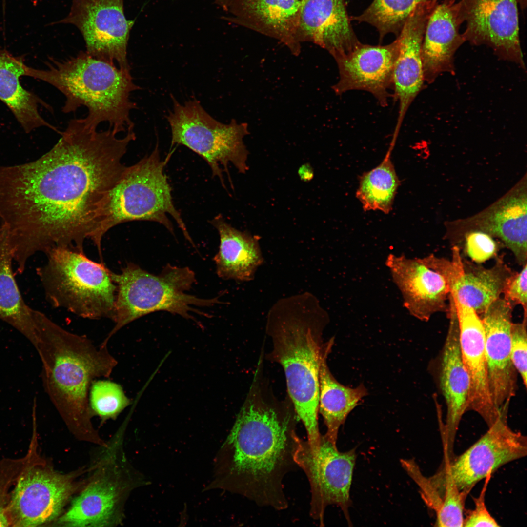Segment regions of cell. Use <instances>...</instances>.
<instances>
[{
  "instance_id": "6da1fadb",
  "label": "cell",
  "mask_w": 527,
  "mask_h": 527,
  "mask_svg": "<svg viewBox=\"0 0 527 527\" xmlns=\"http://www.w3.org/2000/svg\"><path fill=\"white\" fill-rule=\"evenodd\" d=\"M57 143L30 162L0 166V225L14 262L24 267L54 247L84 253L101 210L126 166L134 131L123 137L71 120Z\"/></svg>"
},
{
  "instance_id": "7a4b0ae2",
  "label": "cell",
  "mask_w": 527,
  "mask_h": 527,
  "mask_svg": "<svg viewBox=\"0 0 527 527\" xmlns=\"http://www.w3.org/2000/svg\"><path fill=\"white\" fill-rule=\"evenodd\" d=\"M260 360L245 400L216 454L211 481L203 491L220 489L260 506L288 507L283 479L297 466L299 420L289 398L273 394Z\"/></svg>"
},
{
  "instance_id": "3957f363",
  "label": "cell",
  "mask_w": 527,
  "mask_h": 527,
  "mask_svg": "<svg viewBox=\"0 0 527 527\" xmlns=\"http://www.w3.org/2000/svg\"><path fill=\"white\" fill-rule=\"evenodd\" d=\"M33 345L40 357L44 387L70 431L82 440L101 445L93 426L88 393L93 381L110 376L118 364L107 345L96 346L86 337L62 328L35 310Z\"/></svg>"
},
{
  "instance_id": "277c9868",
  "label": "cell",
  "mask_w": 527,
  "mask_h": 527,
  "mask_svg": "<svg viewBox=\"0 0 527 527\" xmlns=\"http://www.w3.org/2000/svg\"><path fill=\"white\" fill-rule=\"evenodd\" d=\"M328 318L313 296L304 294L277 304L266 325L272 345L267 358L283 368L289 398L312 449L318 446L321 435L318 421L320 363L333 338L323 340Z\"/></svg>"
},
{
  "instance_id": "5b68a950",
  "label": "cell",
  "mask_w": 527,
  "mask_h": 527,
  "mask_svg": "<svg viewBox=\"0 0 527 527\" xmlns=\"http://www.w3.org/2000/svg\"><path fill=\"white\" fill-rule=\"evenodd\" d=\"M47 68L28 67L27 76L44 81L56 88L65 97L62 112L69 113L81 106L88 109L83 118L96 128L107 122L116 133L134 129L132 110L137 108L132 93L140 89L130 70L96 58L86 51L63 60L50 59Z\"/></svg>"
},
{
  "instance_id": "8992f818",
  "label": "cell",
  "mask_w": 527,
  "mask_h": 527,
  "mask_svg": "<svg viewBox=\"0 0 527 527\" xmlns=\"http://www.w3.org/2000/svg\"><path fill=\"white\" fill-rule=\"evenodd\" d=\"M171 154L162 160L157 142L149 155L126 167L105 200L97 229L91 239L100 255H102L101 241L104 235L111 228L124 223L155 222L173 234V226L168 214L173 217L185 238L193 244L181 214L173 204L172 189L164 173Z\"/></svg>"
},
{
  "instance_id": "52a82bcc",
  "label": "cell",
  "mask_w": 527,
  "mask_h": 527,
  "mask_svg": "<svg viewBox=\"0 0 527 527\" xmlns=\"http://www.w3.org/2000/svg\"><path fill=\"white\" fill-rule=\"evenodd\" d=\"M45 254L47 262L37 269V274L53 306L84 318L114 321L117 288L103 262L61 247Z\"/></svg>"
},
{
  "instance_id": "ba28073f",
  "label": "cell",
  "mask_w": 527,
  "mask_h": 527,
  "mask_svg": "<svg viewBox=\"0 0 527 527\" xmlns=\"http://www.w3.org/2000/svg\"><path fill=\"white\" fill-rule=\"evenodd\" d=\"M117 285L115 325L102 342L134 320L158 311H166L186 319L190 312H198L192 306H208L219 303L218 297L203 299L187 294L196 281L194 272L188 267L166 265L158 275L128 263L119 273L111 271Z\"/></svg>"
},
{
  "instance_id": "9c48e42d",
  "label": "cell",
  "mask_w": 527,
  "mask_h": 527,
  "mask_svg": "<svg viewBox=\"0 0 527 527\" xmlns=\"http://www.w3.org/2000/svg\"><path fill=\"white\" fill-rule=\"evenodd\" d=\"M173 109L166 116L171 130V146L184 145L201 156L208 164L214 177L217 176L225 187L223 170L228 174L231 162L239 173L248 170L249 152L243 143L249 134L246 123L232 119L223 123L209 115L196 99L179 103L172 95Z\"/></svg>"
},
{
  "instance_id": "30bf717a",
  "label": "cell",
  "mask_w": 527,
  "mask_h": 527,
  "mask_svg": "<svg viewBox=\"0 0 527 527\" xmlns=\"http://www.w3.org/2000/svg\"><path fill=\"white\" fill-rule=\"evenodd\" d=\"M449 261L431 254L410 258L390 254L385 264L411 315L427 322L437 312L447 313V301L460 274L462 260L457 246Z\"/></svg>"
},
{
  "instance_id": "8fae6325",
  "label": "cell",
  "mask_w": 527,
  "mask_h": 527,
  "mask_svg": "<svg viewBox=\"0 0 527 527\" xmlns=\"http://www.w3.org/2000/svg\"><path fill=\"white\" fill-rule=\"evenodd\" d=\"M356 459L354 448L340 452L336 444L325 434H321L316 451L310 449L307 441L299 438L294 460L310 484V515L322 526L326 507L333 505L341 509L348 523H351L350 491Z\"/></svg>"
},
{
  "instance_id": "7c38bea8",
  "label": "cell",
  "mask_w": 527,
  "mask_h": 527,
  "mask_svg": "<svg viewBox=\"0 0 527 527\" xmlns=\"http://www.w3.org/2000/svg\"><path fill=\"white\" fill-rule=\"evenodd\" d=\"M74 474L55 472L42 462L27 463L6 508L10 526L35 527L57 519L78 486Z\"/></svg>"
},
{
  "instance_id": "4fadbf2b",
  "label": "cell",
  "mask_w": 527,
  "mask_h": 527,
  "mask_svg": "<svg viewBox=\"0 0 527 527\" xmlns=\"http://www.w3.org/2000/svg\"><path fill=\"white\" fill-rule=\"evenodd\" d=\"M134 22L125 17L123 0H72L68 15L55 23L77 27L90 55L131 71L127 48Z\"/></svg>"
},
{
  "instance_id": "5bb4252c",
  "label": "cell",
  "mask_w": 527,
  "mask_h": 527,
  "mask_svg": "<svg viewBox=\"0 0 527 527\" xmlns=\"http://www.w3.org/2000/svg\"><path fill=\"white\" fill-rule=\"evenodd\" d=\"M527 453L526 437L510 428L507 419L501 418L463 453L444 461L436 473L450 478L461 491L468 495L478 482Z\"/></svg>"
},
{
  "instance_id": "9a60e30c",
  "label": "cell",
  "mask_w": 527,
  "mask_h": 527,
  "mask_svg": "<svg viewBox=\"0 0 527 527\" xmlns=\"http://www.w3.org/2000/svg\"><path fill=\"white\" fill-rule=\"evenodd\" d=\"M459 13L465 41L489 47L500 59L525 69L517 0H461Z\"/></svg>"
},
{
  "instance_id": "2e32d148",
  "label": "cell",
  "mask_w": 527,
  "mask_h": 527,
  "mask_svg": "<svg viewBox=\"0 0 527 527\" xmlns=\"http://www.w3.org/2000/svg\"><path fill=\"white\" fill-rule=\"evenodd\" d=\"M113 458L109 455L103 460L92 480L57 523L63 526L103 527L118 522L127 493L148 483L140 474L124 479Z\"/></svg>"
},
{
  "instance_id": "e0dca14e",
  "label": "cell",
  "mask_w": 527,
  "mask_h": 527,
  "mask_svg": "<svg viewBox=\"0 0 527 527\" xmlns=\"http://www.w3.org/2000/svg\"><path fill=\"white\" fill-rule=\"evenodd\" d=\"M512 308L500 297L487 307L481 318L485 333L489 391L495 408L505 417L517 390L518 373L511 358Z\"/></svg>"
},
{
  "instance_id": "ac0fdd59",
  "label": "cell",
  "mask_w": 527,
  "mask_h": 527,
  "mask_svg": "<svg viewBox=\"0 0 527 527\" xmlns=\"http://www.w3.org/2000/svg\"><path fill=\"white\" fill-rule=\"evenodd\" d=\"M397 38L385 45H370L361 42L348 54L335 60L339 80L332 88L337 95L359 90L372 94L382 107L388 105L393 90V72L398 55Z\"/></svg>"
},
{
  "instance_id": "d6986e66",
  "label": "cell",
  "mask_w": 527,
  "mask_h": 527,
  "mask_svg": "<svg viewBox=\"0 0 527 527\" xmlns=\"http://www.w3.org/2000/svg\"><path fill=\"white\" fill-rule=\"evenodd\" d=\"M526 179L465 224L448 228L451 239L458 243L465 233L480 230L499 238L513 254L519 265L527 261Z\"/></svg>"
},
{
  "instance_id": "ffe728a7",
  "label": "cell",
  "mask_w": 527,
  "mask_h": 527,
  "mask_svg": "<svg viewBox=\"0 0 527 527\" xmlns=\"http://www.w3.org/2000/svg\"><path fill=\"white\" fill-rule=\"evenodd\" d=\"M451 294L456 308L462 357L470 380L468 410L478 414L489 427L502 416L495 408L489 391L483 323L473 308Z\"/></svg>"
},
{
  "instance_id": "44dd1931",
  "label": "cell",
  "mask_w": 527,
  "mask_h": 527,
  "mask_svg": "<svg viewBox=\"0 0 527 527\" xmlns=\"http://www.w3.org/2000/svg\"><path fill=\"white\" fill-rule=\"evenodd\" d=\"M437 2L428 0L418 5L397 37L398 55L393 72V97L399 103L393 137L397 138L405 114L425 82L421 47L426 22Z\"/></svg>"
},
{
  "instance_id": "7402d4cb",
  "label": "cell",
  "mask_w": 527,
  "mask_h": 527,
  "mask_svg": "<svg viewBox=\"0 0 527 527\" xmlns=\"http://www.w3.org/2000/svg\"><path fill=\"white\" fill-rule=\"evenodd\" d=\"M447 314L449 323L441 356L440 381L446 406V423L441 426L442 437L445 454L451 457L459 424L468 410L470 380L462 357L458 317L453 298L449 299Z\"/></svg>"
},
{
  "instance_id": "603a6c76",
  "label": "cell",
  "mask_w": 527,
  "mask_h": 527,
  "mask_svg": "<svg viewBox=\"0 0 527 527\" xmlns=\"http://www.w3.org/2000/svg\"><path fill=\"white\" fill-rule=\"evenodd\" d=\"M350 20L345 0H301L299 40L319 45L336 59L361 43Z\"/></svg>"
},
{
  "instance_id": "cb8c5ba5",
  "label": "cell",
  "mask_w": 527,
  "mask_h": 527,
  "mask_svg": "<svg viewBox=\"0 0 527 527\" xmlns=\"http://www.w3.org/2000/svg\"><path fill=\"white\" fill-rule=\"evenodd\" d=\"M301 0H232L230 16L223 18L285 44L298 56L301 43L298 32Z\"/></svg>"
},
{
  "instance_id": "d4e9b609",
  "label": "cell",
  "mask_w": 527,
  "mask_h": 527,
  "mask_svg": "<svg viewBox=\"0 0 527 527\" xmlns=\"http://www.w3.org/2000/svg\"><path fill=\"white\" fill-rule=\"evenodd\" d=\"M462 23L458 2L453 0L437 3L430 14L421 47L424 80L427 83L443 73H454L455 53L465 41L459 32Z\"/></svg>"
},
{
  "instance_id": "484cf974",
  "label": "cell",
  "mask_w": 527,
  "mask_h": 527,
  "mask_svg": "<svg viewBox=\"0 0 527 527\" xmlns=\"http://www.w3.org/2000/svg\"><path fill=\"white\" fill-rule=\"evenodd\" d=\"M211 223L220 238L218 252L214 260L217 273L223 279L249 281L264 261L258 236L236 229L219 215Z\"/></svg>"
},
{
  "instance_id": "4316f807",
  "label": "cell",
  "mask_w": 527,
  "mask_h": 527,
  "mask_svg": "<svg viewBox=\"0 0 527 527\" xmlns=\"http://www.w3.org/2000/svg\"><path fill=\"white\" fill-rule=\"evenodd\" d=\"M23 56L14 57L5 49L0 50V100L11 110L26 133L45 126L60 131L40 115L39 105L51 107L36 94L24 89L20 79L27 76L28 69Z\"/></svg>"
},
{
  "instance_id": "83f0119b",
  "label": "cell",
  "mask_w": 527,
  "mask_h": 527,
  "mask_svg": "<svg viewBox=\"0 0 527 527\" xmlns=\"http://www.w3.org/2000/svg\"><path fill=\"white\" fill-rule=\"evenodd\" d=\"M505 263L503 256L496 257L490 268H485L462 259L460 275L451 292L462 303L478 314L500 298L507 279L514 273Z\"/></svg>"
},
{
  "instance_id": "f1b7e54d",
  "label": "cell",
  "mask_w": 527,
  "mask_h": 527,
  "mask_svg": "<svg viewBox=\"0 0 527 527\" xmlns=\"http://www.w3.org/2000/svg\"><path fill=\"white\" fill-rule=\"evenodd\" d=\"M334 343L332 339L322 356L319 372V413L324 419L327 430L325 434L336 444L339 429L348 414L367 395L363 384L355 388L345 386L334 378L327 364V359Z\"/></svg>"
},
{
  "instance_id": "f546056e",
  "label": "cell",
  "mask_w": 527,
  "mask_h": 527,
  "mask_svg": "<svg viewBox=\"0 0 527 527\" xmlns=\"http://www.w3.org/2000/svg\"><path fill=\"white\" fill-rule=\"evenodd\" d=\"M13 262L6 233L0 225V319L33 344L35 338V310L22 298L15 279Z\"/></svg>"
},
{
  "instance_id": "4dcf8cb0",
  "label": "cell",
  "mask_w": 527,
  "mask_h": 527,
  "mask_svg": "<svg viewBox=\"0 0 527 527\" xmlns=\"http://www.w3.org/2000/svg\"><path fill=\"white\" fill-rule=\"evenodd\" d=\"M393 147L390 145L382 162L360 178L356 196L365 211L379 210L388 214L392 210L400 184L391 160Z\"/></svg>"
},
{
  "instance_id": "1f68e13d",
  "label": "cell",
  "mask_w": 527,
  "mask_h": 527,
  "mask_svg": "<svg viewBox=\"0 0 527 527\" xmlns=\"http://www.w3.org/2000/svg\"><path fill=\"white\" fill-rule=\"evenodd\" d=\"M428 0H374L361 15L352 20L374 26L381 42L388 34H400L407 19L420 4Z\"/></svg>"
},
{
  "instance_id": "d6a6232c",
  "label": "cell",
  "mask_w": 527,
  "mask_h": 527,
  "mask_svg": "<svg viewBox=\"0 0 527 527\" xmlns=\"http://www.w3.org/2000/svg\"><path fill=\"white\" fill-rule=\"evenodd\" d=\"M88 407L92 416L106 420L116 418L131 404L122 386L108 380H94L88 393Z\"/></svg>"
},
{
  "instance_id": "836d02e7",
  "label": "cell",
  "mask_w": 527,
  "mask_h": 527,
  "mask_svg": "<svg viewBox=\"0 0 527 527\" xmlns=\"http://www.w3.org/2000/svg\"><path fill=\"white\" fill-rule=\"evenodd\" d=\"M465 250L472 262L480 264L496 256L497 243L490 235L480 230H472L465 234Z\"/></svg>"
},
{
  "instance_id": "e575fe53",
  "label": "cell",
  "mask_w": 527,
  "mask_h": 527,
  "mask_svg": "<svg viewBox=\"0 0 527 527\" xmlns=\"http://www.w3.org/2000/svg\"><path fill=\"white\" fill-rule=\"evenodd\" d=\"M527 316L521 322L512 323L511 327V358L517 373L527 386Z\"/></svg>"
},
{
  "instance_id": "d590c367",
  "label": "cell",
  "mask_w": 527,
  "mask_h": 527,
  "mask_svg": "<svg viewBox=\"0 0 527 527\" xmlns=\"http://www.w3.org/2000/svg\"><path fill=\"white\" fill-rule=\"evenodd\" d=\"M527 263L519 272H514L507 279L503 293L504 299L511 305H522L524 316H527Z\"/></svg>"
},
{
  "instance_id": "8d00e7d4",
  "label": "cell",
  "mask_w": 527,
  "mask_h": 527,
  "mask_svg": "<svg viewBox=\"0 0 527 527\" xmlns=\"http://www.w3.org/2000/svg\"><path fill=\"white\" fill-rule=\"evenodd\" d=\"M491 475L485 478V484L479 496L474 498V508L468 512L464 518L463 527H499L487 510L485 504V494Z\"/></svg>"
},
{
  "instance_id": "74e56055",
  "label": "cell",
  "mask_w": 527,
  "mask_h": 527,
  "mask_svg": "<svg viewBox=\"0 0 527 527\" xmlns=\"http://www.w3.org/2000/svg\"><path fill=\"white\" fill-rule=\"evenodd\" d=\"M298 174L301 180L308 182L312 179L313 171L309 164L305 163L299 168Z\"/></svg>"
},
{
  "instance_id": "f35d334b",
  "label": "cell",
  "mask_w": 527,
  "mask_h": 527,
  "mask_svg": "<svg viewBox=\"0 0 527 527\" xmlns=\"http://www.w3.org/2000/svg\"><path fill=\"white\" fill-rule=\"evenodd\" d=\"M232 0H214L216 4L223 10L227 11L229 5Z\"/></svg>"
},
{
  "instance_id": "ab89813d",
  "label": "cell",
  "mask_w": 527,
  "mask_h": 527,
  "mask_svg": "<svg viewBox=\"0 0 527 527\" xmlns=\"http://www.w3.org/2000/svg\"><path fill=\"white\" fill-rule=\"evenodd\" d=\"M517 1L522 10L525 9L527 6V0H517Z\"/></svg>"
},
{
  "instance_id": "60d3db41",
  "label": "cell",
  "mask_w": 527,
  "mask_h": 527,
  "mask_svg": "<svg viewBox=\"0 0 527 527\" xmlns=\"http://www.w3.org/2000/svg\"><path fill=\"white\" fill-rule=\"evenodd\" d=\"M6 4V0H2V4Z\"/></svg>"
},
{
  "instance_id": "b9f144b4",
  "label": "cell",
  "mask_w": 527,
  "mask_h": 527,
  "mask_svg": "<svg viewBox=\"0 0 527 527\" xmlns=\"http://www.w3.org/2000/svg\"><path fill=\"white\" fill-rule=\"evenodd\" d=\"M434 2H437L438 0H431Z\"/></svg>"
}]
</instances>
